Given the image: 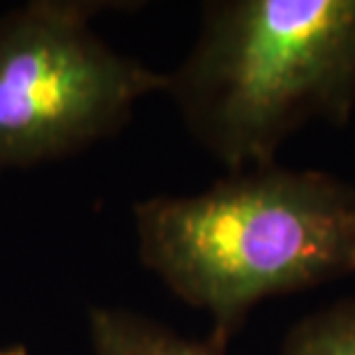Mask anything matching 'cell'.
<instances>
[{
	"instance_id": "obj_6",
	"label": "cell",
	"mask_w": 355,
	"mask_h": 355,
	"mask_svg": "<svg viewBox=\"0 0 355 355\" xmlns=\"http://www.w3.org/2000/svg\"><path fill=\"white\" fill-rule=\"evenodd\" d=\"M0 355H31V353H28L26 346L17 344V346H0Z\"/></svg>"
},
{
	"instance_id": "obj_2",
	"label": "cell",
	"mask_w": 355,
	"mask_h": 355,
	"mask_svg": "<svg viewBox=\"0 0 355 355\" xmlns=\"http://www.w3.org/2000/svg\"><path fill=\"white\" fill-rule=\"evenodd\" d=\"M194 141L231 171L272 164L311 120L355 109V0H217L168 74Z\"/></svg>"
},
{
	"instance_id": "obj_5",
	"label": "cell",
	"mask_w": 355,
	"mask_h": 355,
	"mask_svg": "<svg viewBox=\"0 0 355 355\" xmlns=\"http://www.w3.org/2000/svg\"><path fill=\"white\" fill-rule=\"evenodd\" d=\"M279 355H355V300H339L297 321Z\"/></svg>"
},
{
	"instance_id": "obj_3",
	"label": "cell",
	"mask_w": 355,
	"mask_h": 355,
	"mask_svg": "<svg viewBox=\"0 0 355 355\" xmlns=\"http://www.w3.org/2000/svg\"><path fill=\"white\" fill-rule=\"evenodd\" d=\"M125 3L31 0L0 14V171L86 150L123 130L139 99L168 86L92 31Z\"/></svg>"
},
{
	"instance_id": "obj_4",
	"label": "cell",
	"mask_w": 355,
	"mask_h": 355,
	"mask_svg": "<svg viewBox=\"0 0 355 355\" xmlns=\"http://www.w3.org/2000/svg\"><path fill=\"white\" fill-rule=\"evenodd\" d=\"M88 330L92 355H226V344L210 335H178L150 316L120 307H90Z\"/></svg>"
},
{
	"instance_id": "obj_1",
	"label": "cell",
	"mask_w": 355,
	"mask_h": 355,
	"mask_svg": "<svg viewBox=\"0 0 355 355\" xmlns=\"http://www.w3.org/2000/svg\"><path fill=\"white\" fill-rule=\"evenodd\" d=\"M139 259L229 346L250 311L355 272V189L279 164L231 171L208 189L134 205Z\"/></svg>"
}]
</instances>
